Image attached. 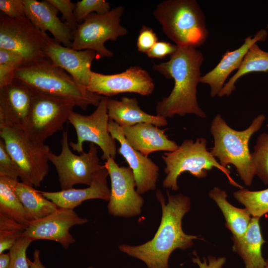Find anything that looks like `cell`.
Masks as SVG:
<instances>
[{"mask_svg": "<svg viewBox=\"0 0 268 268\" xmlns=\"http://www.w3.org/2000/svg\"><path fill=\"white\" fill-rule=\"evenodd\" d=\"M167 193V203L160 190L156 194L161 205L162 217L153 238L141 245L123 244L118 247L121 252L143 262L148 268H169V259L174 250H186L199 239L197 236L186 234L182 228L183 218L191 209L190 199L182 194Z\"/></svg>", "mask_w": 268, "mask_h": 268, "instance_id": "6da1fadb", "label": "cell"}, {"mask_svg": "<svg viewBox=\"0 0 268 268\" xmlns=\"http://www.w3.org/2000/svg\"><path fill=\"white\" fill-rule=\"evenodd\" d=\"M203 60L202 54L196 48L178 46L168 61L153 65V70L174 81L169 95L157 103V115L166 119L186 114L206 118L205 113L199 106L197 97Z\"/></svg>", "mask_w": 268, "mask_h": 268, "instance_id": "7a4b0ae2", "label": "cell"}, {"mask_svg": "<svg viewBox=\"0 0 268 268\" xmlns=\"http://www.w3.org/2000/svg\"><path fill=\"white\" fill-rule=\"evenodd\" d=\"M266 118L260 114L255 117L246 129L237 131L231 128L217 114L212 121L210 132L213 139L210 151L219 163L226 167L233 165L244 184L250 186L255 175L249 143L252 136L262 127Z\"/></svg>", "mask_w": 268, "mask_h": 268, "instance_id": "3957f363", "label": "cell"}, {"mask_svg": "<svg viewBox=\"0 0 268 268\" xmlns=\"http://www.w3.org/2000/svg\"><path fill=\"white\" fill-rule=\"evenodd\" d=\"M153 15L164 34L177 46L197 48L207 38L205 16L195 0L162 1Z\"/></svg>", "mask_w": 268, "mask_h": 268, "instance_id": "277c9868", "label": "cell"}, {"mask_svg": "<svg viewBox=\"0 0 268 268\" xmlns=\"http://www.w3.org/2000/svg\"><path fill=\"white\" fill-rule=\"evenodd\" d=\"M14 75L36 91L73 100L83 110L89 105L97 107L104 97L81 88L68 73L48 58L17 69Z\"/></svg>", "mask_w": 268, "mask_h": 268, "instance_id": "5b68a950", "label": "cell"}, {"mask_svg": "<svg viewBox=\"0 0 268 268\" xmlns=\"http://www.w3.org/2000/svg\"><path fill=\"white\" fill-rule=\"evenodd\" d=\"M206 145L207 141L204 137H198L195 141L185 139L175 150L164 153L162 158L165 164L166 176L163 181V187L177 191L178 178L183 173L188 172L197 178H204L208 170L216 168L226 176L232 186L243 189L233 179L230 171L222 166L207 150Z\"/></svg>", "mask_w": 268, "mask_h": 268, "instance_id": "8992f818", "label": "cell"}, {"mask_svg": "<svg viewBox=\"0 0 268 268\" xmlns=\"http://www.w3.org/2000/svg\"><path fill=\"white\" fill-rule=\"evenodd\" d=\"M0 136L20 169L21 182L40 187L49 170V146L33 140L23 130L11 126H0Z\"/></svg>", "mask_w": 268, "mask_h": 268, "instance_id": "52a82bcc", "label": "cell"}, {"mask_svg": "<svg viewBox=\"0 0 268 268\" xmlns=\"http://www.w3.org/2000/svg\"><path fill=\"white\" fill-rule=\"evenodd\" d=\"M125 9L117 6L104 14L95 12L87 16L78 24L73 32L71 48L76 50H91L98 57H111L113 53L106 48L108 40L115 41L128 33V30L120 24Z\"/></svg>", "mask_w": 268, "mask_h": 268, "instance_id": "ba28073f", "label": "cell"}, {"mask_svg": "<svg viewBox=\"0 0 268 268\" xmlns=\"http://www.w3.org/2000/svg\"><path fill=\"white\" fill-rule=\"evenodd\" d=\"M61 144L60 153L56 155L51 150L48 157L56 168L61 190L73 188L77 184L89 186L104 166L100 164L97 146L90 143L88 152L74 154L69 148L67 131H63Z\"/></svg>", "mask_w": 268, "mask_h": 268, "instance_id": "9c48e42d", "label": "cell"}, {"mask_svg": "<svg viewBox=\"0 0 268 268\" xmlns=\"http://www.w3.org/2000/svg\"><path fill=\"white\" fill-rule=\"evenodd\" d=\"M34 90L31 111L24 131L33 140L44 143L56 132L64 131V124L68 121L76 105L72 100Z\"/></svg>", "mask_w": 268, "mask_h": 268, "instance_id": "30bf717a", "label": "cell"}, {"mask_svg": "<svg viewBox=\"0 0 268 268\" xmlns=\"http://www.w3.org/2000/svg\"><path fill=\"white\" fill-rule=\"evenodd\" d=\"M48 36L34 26L26 17H0V48L20 55L24 66L48 58L44 49Z\"/></svg>", "mask_w": 268, "mask_h": 268, "instance_id": "8fae6325", "label": "cell"}, {"mask_svg": "<svg viewBox=\"0 0 268 268\" xmlns=\"http://www.w3.org/2000/svg\"><path fill=\"white\" fill-rule=\"evenodd\" d=\"M107 99V97H104L91 115L85 116L73 111L68 120L74 127L77 135L76 142H69L72 149L81 153L84 151L83 142L93 143L101 148L103 152L101 158L105 161L110 157L115 159L117 152L116 139L108 130L110 119Z\"/></svg>", "mask_w": 268, "mask_h": 268, "instance_id": "7c38bea8", "label": "cell"}, {"mask_svg": "<svg viewBox=\"0 0 268 268\" xmlns=\"http://www.w3.org/2000/svg\"><path fill=\"white\" fill-rule=\"evenodd\" d=\"M104 166L111 180L109 213L125 217L140 214L144 201L135 189L136 185L132 169L120 166L112 157L105 161Z\"/></svg>", "mask_w": 268, "mask_h": 268, "instance_id": "4fadbf2b", "label": "cell"}, {"mask_svg": "<svg viewBox=\"0 0 268 268\" xmlns=\"http://www.w3.org/2000/svg\"><path fill=\"white\" fill-rule=\"evenodd\" d=\"M154 83L148 72L139 66H132L124 72L104 74L91 72L87 90L96 94L112 96L122 93L151 94Z\"/></svg>", "mask_w": 268, "mask_h": 268, "instance_id": "5bb4252c", "label": "cell"}, {"mask_svg": "<svg viewBox=\"0 0 268 268\" xmlns=\"http://www.w3.org/2000/svg\"><path fill=\"white\" fill-rule=\"evenodd\" d=\"M88 222L86 218L80 217L72 209L60 208L47 216L30 222L23 235L33 241L49 240L60 243L65 249L75 242L69 232L71 227L82 225Z\"/></svg>", "mask_w": 268, "mask_h": 268, "instance_id": "9a60e30c", "label": "cell"}, {"mask_svg": "<svg viewBox=\"0 0 268 268\" xmlns=\"http://www.w3.org/2000/svg\"><path fill=\"white\" fill-rule=\"evenodd\" d=\"M44 52L54 65L67 71L81 88L87 90L92 72L91 65L98 57L95 51L66 47L48 36Z\"/></svg>", "mask_w": 268, "mask_h": 268, "instance_id": "2e32d148", "label": "cell"}, {"mask_svg": "<svg viewBox=\"0 0 268 268\" xmlns=\"http://www.w3.org/2000/svg\"><path fill=\"white\" fill-rule=\"evenodd\" d=\"M34 94V89L16 78L0 88V126H11L24 130Z\"/></svg>", "mask_w": 268, "mask_h": 268, "instance_id": "e0dca14e", "label": "cell"}, {"mask_svg": "<svg viewBox=\"0 0 268 268\" xmlns=\"http://www.w3.org/2000/svg\"><path fill=\"white\" fill-rule=\"evenodd\" d=\"M108 130L112 136L120 144L118 152L125 159L133 172L137 193L141 195L155 190L159 176L158 166L147 156L133 148L125 138L122 128L111 120H109Z\"/></svg>", "mask_w": 268, "mask_h": 268, "instance_id": "ac0fdd59", "label": "cell"}, {"mask_svg": "<svg viewBox=\"0 0 268 268\" xmlns=\"http://www.w3.org/2000/svg\"><path fill=\"white\" fill-rule=\"evenodd\" d=\"M26 17L37 28L49 31L54 39L66 47L71 48L73 32L58 17L59 10L48 0H23Z\"/></svg>", "mask_w": 268, "mask_h": 268, "instance_id": "d6986e66", "label": "cell"}, {"mask_svg": "<svg viewBox=\"0 0 268 268\" xmlns=\"http://www.w3.org/2000/svg\"><path fill=\"white\" fill-rule=\"evenodd\" d=\"M267 36V31L261 29L253 37L252 36L247 37L238 48L233 51L227 50L218 64L212 70L201 77L200 82L207 84L210 87L211 97L219 95L229 74L240 67L249 49L258 42L265 41Z\"/></svg>", "mask_w": 268, "mask_h": 268, "instance_id": "ffe728a7", "label": "cell"}, {"mask_svg": "<svg viewBox=\"0 0 268 268\" xmlns=\"http://www.w3.org/2000/svg\"><path fill=\"white\" fill-rule=\"evenodd\" d=\"M108 172L105 166L95 174L91 184L84 189L71 188L58 192L40 191L58 207L73 209L83 202L91 199L109 201L110 190L107 184Z\"/></svg>", "mask_w": 268, "mask_h": 268, "instance_id": "44dd1931", "label": "cell"}, {"mask_svg": "<svg viewBox=\"0 0 268 268\" xmlns=\"http://www.w3.org/2000/svg\"><path fill=\"white\" fill-rule=\"evenodd\" d=\"M121 128L125 137L130 145L147 157L155 151H173L179 146L165 134L167 129H161L147 123Z\"/></svg>", "mask_w": 268, "mask_h": 268, "instance_id": "7402d4cb", "label": "cell"}, {"mask_svg": "<svg viewBox=\"0 0 268 268\" xmlns=\"http://www.w3.org/2000/svg\"><path fill=\"white\" fill-rule=\"evenodd\" d=\"M107 107L109 119L121 127L142 123H150L158 127L167 125L166 118L142 111L135 98L123 96L120 100L107 98Z\"/></svg>", "mask_w": 268, "mask_h": 268, "instance_id": "603a6c76", "label": "cell"}, {"mask_svg": "<svg viewBox=\"0 0 268 268\" xmlns=\"http://www.w3.org/2000/svg\"><path fill=\"white\" fill-rule=\"evenodd\" d=\"M259 217H252L249 227L241 237L232 238V250L243 260L246 268H265L266 260L262 249L264 239L260 225Z\"/></svg>", "mask_w": 268, "mask_h": 268, "instance_id": "cb8c5ba5", "label": "cell"}, {"mask_svg": "<svg viewBox=\"0 0 268 268\" xmlns=\"http://www.w3.org/2000/svg\"><path fill=\"white\" fill-rule=\"evenodd\" d=\"M209 197L213 200L225 219V226L232 234V238H238L243 236L247 231L252 218L245 208H240L231 204L227 201L226 192L215 187L209 191Z\"/></svg>", "mask_w": 268, "mask_h": 268, "instance_id": "d4e9b609", "label": "cell"}, {"mask_svg": "<svg viewBox=\"0 0 268 268\" xmlns=\"http://www.w3.org/2000/svg\"><path fill=\"white\" fill-rule=\"evenodd\" d=\"M14 191L24 207L29 223L42 218L58 208L39 191L22 182H16Z\"/></svg>", "mask_w": 268, "mask_h": 268, "instance_id": "484cf974", "label": "cell"}, {"mask_svg": "<svg viewBox=\"0 0 268 268\" xmlns=\"http://www.w3.org/2000/svg\"><path fill=\"white\" fill-rule=\"evenodd\" d=\"M268 71V52L263 51L255 44L249 49L240 67L224 84L218 96L222 97L231 95L236 88V81L243 75L253 72Z\"/></svg>", "mask_w": 268, "mask_h": 268, "instance_id": "4316f807", "label": "cell"}, {"mask_svg": "<svg viewBox=\"0 0 268 268\" xmlns=\"http://www.w3.org/2000/svg\"><path fill=\"white\" fill-rule=\"evenodd\" d=\"M18 180L0 176V214L27 226V220L24 207L14 191Z\"/></svg>", "mask_w": 268, "mask_h": 268, "instance_id": "83f0119b", "label": "cell"}, {"mask_svg": "<svg viewBox=\"0 0 268 268\" xmlns=\"http://www.w3.org/2000/svg\"><path fill=\"white\" fill-rule=\"evenodd\" d=\"M233 196L252 217L260 218L268 213V188L259 191L243 188L234 192Z\"/></svg>", "mask_w": 268, "mask_h": 268, "instance_id": "f1b7e54d", "label": "cell"}, {"mask_svg": "<svg viewBox=\"0 0 268 268\" xmlns=\"http://www.w3.org/2000/svg\"><path fill=\"white\" fill-rule=\"evenodd\" d=\"M251 160L255 175L268 185V134L263 133L258 136Z\"/></svg>", "mask_w": 268, "mask_h": 268, "instance_id": "f546056e", "label": "cell"}, {"mask_svg": "<svg viewBox=\"0 0 268 268\" xmlns=\"http://www.w3.org/2000/svg\"><path fill=\"white\" fill-rule=\"evenodd\" d=\"M24 66V61L20 55L0 48V88L10 83L15 78V71Z\"/></svg>", "mask_w": 268, "mask_h": 268, "instance_id": "4dcf8cb0", "label": "cell"}, {"mask_svg": "<svg viewBox=\"0 0 268 268\" xmlns=\"http://www.w3.org/2000/svg\"><path fill=\"white\" fill-rule=\"evenodd\" d=\"M75 4L74 14L78 24L82 23L87 16L93 12L104 14L111 10L109 2L105 0H81Z\"/></svg>", "mask_w": 268, "mask_h": 268, "instance_id": "1f68e13d", "label": "cell"}, {"mask_svg": "<svg viewBox=\"0 0 268 268\" xmlns=\"http://www.w3.org/2000/svg\"><path fill=\"white\" fill-rule=\"evenodd\" d=\"M33 240L28 237H21L9 250V268H29L26 251Z\"/></svg>", "mask_w": 268, "mask_h": 268, "instance_id": "d6a6232c", "label": "cell"}, {"mask_svg": "<svg viewBox=\"0 0 268 268\" xmlns=\"http://www.w3.org/2000/svg\"><path fill=\"white\" fill-rule=\"evenodd\" d=\"M20 169L7 151L2 139L0 140V176L18 180Z\"/></svg>", "mask_w": 268, "mask_h": 268, "instance_id": "836d02e7", "label": "cell"}, {"mask_svg": "<svg viewBox=\"0 0 268 268\" xmlns=\"http://www.w3.org/2000/svg\"><path fill=\"white\" fill-rule=\"evenodd\" d=\"M48 1L62 13V18L66 21L74 32L78 24L74 14L75 4L70 0H48Z\"/></svg>", "mask_w": 268, "mask_h": 268, "instance_id": "e575fe53", "label": "cell"}, {"mask_svg": "<svg viewBox=\"0 0 268 268\" xmlns=\"http://www.w3.org/2000/svg\"><path fill=\"white\" fill-rule=\"evenodd\" d=\"M157 42H158V38L153 29L145 25H143L137 38V50L146 54Z\"/></svg>", "mask_w": 268, "mask_h": 268, "instance_id": "d590c367", "label": "cell"}, {"mask_svg": "<svg viewBox=\"0 0 268 268\" xmlns=\"http://www.w3.org/2000/svg\"><path fill=\"white\" fill-rule=\"evenodd\" d=\"M0 10L11 18L26 17L23 0H0Z\"/></svg>", "mask_w": 268, "mask_h": 268, "instance_id": "8d00e7d4", "label": "cell"}, {"mask_svg": "<svg viewBox=\"0 0 268 268\" xmlns=\"http://www.w3.org/2000/svg\"><path fill=\"white\" fill-rule=\"evenodd\" d=\"M177 48L176 45L167 41H160L157 42L146 54L150 58L162 59L168 55L171 56Z\"/></svg>", "mask_w": 268, "mask_h": 268, "instance_id": "74e56055", "label": "cell"}, {"mask_svg": "<svg viewBox=\"0 0 268 268\" xmlns=\"http://www.w3.org/2000/svg\"><path fill=\"white\" fill-rule=\"evenodd\" d=\"M23 231L18 230L0 231V254L10 250L23 235Z\"/></svg>", "mask_w": 268, "mask_h": 268, "instance_id": "f35d334b", "label": "cell"}, {"mask_svg": "<svg viewBox=\"0 0 268 268\" xmlns=\"http://www.w3.org/2000/svg\"><path fill=\"white\" fill-rule=\"evenodd\" d=\"M194 254L195 257L193 258L192 261L197 264L199 268H222L226 261L225 257L214 256H208L207 260L203 258L201 261L195 252Z\"/></svg>", "mask_w": 268, "mask_h": 268, "instance_id": "ab89813d", "label": "cell"}, {"mask_svg": "<svg viewBox=\"0 0 268 268\" xmlns=\"http://www.w3.org/2000/svg\"><path fill=\"white\" fill-rule=\"evenodd\" d=\"M27 226L0 214V231L18 230L24 231Z\"/></svg>", "mask_w": 268, "mask_h": 268, "instance_id": "60d3db41", "label": "cell"}, {"mask_svg": "<svg viewBox=\"0 0 268 268\" xmlns=\"http://www.w3.org/2000/svg\"><path fill=\"white\" fill-rule=\"evenodd\" d=\"M33 260L27 259L29 268H46L42 264L40 258V251L36 249L33 254Z\"/></svg>", "mask_w": 268, "mask_h": 268, "instance_id": "b9f144b4", "label": "cell"}, {"mask_svg": "<svg viewBox=\"0 0 268 268\" xmlns=\"http://www.w3.org/2000/svg\"><path fill=\"white\" fill-rule=\"evenodd\" d=\"M10 263L9 253L0 254V268H9Z\"/></svg>", "mask_w": 268, "mask_h": 268, "instance_id": "7bdbcfd3", "label": "cell"}, {"mask_svg": "<svg viewBox=\"0 0 268 268\" xmlns=\"http://www.w3.org/2000/svg\"><path fill=\"white\" fill-rule=\"evenodd\" d=\"M265 268H268V258L266 260V266Z\"/></svg>", "mask_w": 268, "mask_h": 268, "instance_id": "ee69618b", "label": "cell"}, {"mask_svg": "<svg viewBox=\"0 0 268 268\" xmlns=\"http://www.w3.org/2000/svg\"><path fill=\"white\" fill-rule=\"evenodd\" d=\"M88 268H94L92 266H90V267H89Z\"/></svg>", "mask_w": 268, "mask_h": 268, "instance_id": "f6af8a7d", "label": "cell"}]
</instances>
